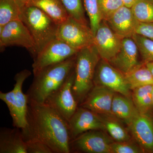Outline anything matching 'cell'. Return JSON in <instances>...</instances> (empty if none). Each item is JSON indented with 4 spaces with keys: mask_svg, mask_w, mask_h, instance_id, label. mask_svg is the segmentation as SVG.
Here are the masks:
<instances>
[{
    "mask_svg": "<svg viewBox=\"0 0 153 153\" xmlns=\"http://www.w3.org/2000/svg\"><path fill=\"white\" fill-rule=\"evenodd\" d=\"M27 125L21 129L25 141L36 139L46 144L53 153H69L70 141L68 122L45 103L28 102Z\"/></svg>",
    "mask_w": 153,
    "mask_h": 153,
    "instance_id": "1",
    "label": "cell"
},
{
    "mask_svg": "<svg viewBox=\"0 0 153 153\" xmlns=\"http://www.w3.org/2000/svg\"><path fill=\"white\" fill-rule=\"evenodd\" d=\"M76 55L47 66L34 74L33 82L27 93L29 100L44 103L47 97L63 84L74 69Z\"/></svg>",
    "mask_w": 153,
    "mask_h": 153,
    "instance_id": "2",
    "label": "cell"
},
{
    "mask_svg": "<svg viewBox=\"0 0 153 153\" xmlns=\"http://www.w3.org/2000/svg\"><path fill=\"white\" fill-rule=\"evenodd\" d=\"M100 59L94 44L80 49L76 54L72 92L79 105L94 85L95 69Z\"/></svg>",
    "mask_w": 153,
    "mask_h": 153,
    "instance_id": "3",
    "label": "cell"
},
{
    "mask_svg": "<svg viewBox=\"0 0 153 153\" xmlns=\"http://www.w3.org/2000/svg\"><path fill=\"white\" fill-rule=\"evenodd\" d=\"M20 20L33 37L36 45V56L49 42L56 38L59 25L40 9L33 6L25 7L21 11Z\"/></svg>",
    "mask_w": 153,
    "mask_h": 153,
    "instance_id": "4",
    "label": "cell"
},
{
    "mask_svg": "<svg viewBox=\"0 0 153 153\" xmlns=\"http://www.w3.org/2000/svg\"><path fill=\"white\" fill-rule=\"evenodd\" d=\"M32 72L25 69L18 72L14 77L15 83L13 90L8 92L0 91V99L7 106L14 127L23 129L27 125V114L29 95L23 91V85Z\"/></svg>",
    "mask_w": 153,
    "mask_h": 153,
    "instance_id": "5",
    "label": "cell"
},
{
    "mask_svg": "<svg viewBox=\"0 0 153 153\" xmlns=\"http://www.w3.org/2000/svg\"><path fill=\"white\" fill-rule=\"evenodd\" d=\"M94 34L88 25L82 24L69 16L58 26L56 38L79 51L93 45Z\"/></svg>",
    "mask_w": 153,
    "mask_h": 153,
    "instance_id": "6",
    "label": "cell"
},
{
    "mask_svg": "<svg viewBox=\"0 0 153 153\" xmlns=\"http://www.w3.org/2000/svg\"><path fill=\"white\" fill-rule=\"evenodd\" d=\"M74 78V68L63 84L51 94L44 103L55 109L68 122L78 108L72 92Z\"/></svg>",
    "mask_w": 153,
    "mask_h": 153,
    "instance_id": "7",
    "label": "cell"
},
{
    "mask_svg": "<svg viewBox=\"0 0 153 153\" xmlns=\"http://www.w3.org/2000/svg\"><path fill=\"white\" fill-rule=\"evenodd\" d=\"M106 131L92 130L85 132L70 140V152L86 153H111L114 142Z\"/></svg>",
    "mask_w": 153,
    "mask_h": 153,
    "instance_id": "8",
    "label": "cell"
},
{
    "mask_svg": "<svg viewBox=\"0 0 153 153\" xmlns=\"http://www.w3.org/2000/svg\"><path fill=\"white\" fill-rule=\"evenodd\" d=\"M78 50L57 38L49 42L34 58L33 74L47 66L63 62L77 54Z\"/></svg>",
    "mask_w": 153,
    "mask_h": 153,
    "instance_id": "9",
    "label": "cell"
},
{
    "mask_svg": "<svg viewBox=\"0 0 153 153\" xmlns=\"http://www.w3.org/2000/svg\"><path fill=\"white\" fill-rule=\"evenodd\" d=\"M94 84L104 86L116 93L131 97V91L126 81L124 74L107 60L100 59L97 63Z\"/></svg>",
    "mask_w": 153,
    "mask_h": 153,
    "instance_id": "10",
    "label": "cell"
},
{
    "mask_svg": "<svg viewBox=\"0 0 153 153\" xmlns=\"http://www.w3.org/2000/svg\"><path fill=\"white\" fill-rule=\"evenodd\" d=\"M0 46H19L29 50L33 57L36 55L35 42L27 26L21 21L14 20L0 28Z\"/></svg>",
    "mask_w": 153,
    "mask_h": 153,
    "instance_id": "11",
    "label": "cell"
},
{
    "mask_svg": "<svg viewBox=\"0 0 153 153\" xmlns=\"http://www.w3.org/2000/svg\"><path fill=\"white\" fill-rule=\"evenodd\" d=\"M123 38H121L102 20L94 35V45L101 59L110 61L120 50Z\"/></svg>",
    "mask_w": 153,
    "mask_h": 153,
    "instance_id": "12",
    "label": "cell"
},
{
    "mask_svg": "<svg viewBox=\"0 0 153 153\" xmlns=\"http://www.w3.org/2000/svg\"><path fill=\"white\" fill-rule=\"evenodd\" d=\"M68 123L70 140L88 131H105L102 119L99 114L80 106L77 108Z\"/></svg>",
    "mask_w": 153,
    "mask_h": 153,
    "instance_id": "13",
    "label": "cell"
},
{
    "mask_svg": "<svg viewBox=\"0 0 153 153\" xmlns=\"http://www.w3.org/2000/svg\"><path fill=\"white\" fill-rule=\"evenodd\" d=\"M127 127L144 153H153V116L138 113Z\"/></svg>",
    "mask_w": 153,
    "mask_h": 153,
    "instance_id": "14",
    "label": "cell"
},
{
    "mask_svg": "<svg viewBox=\"0 0 153 153\" xmlns=\"http://www.w3.org/2000/svg\"><path fill=\"white\" fill-rule=\"evenodd\" d=\"M115 93L104 86L94 85L79 106L98 114L112 115L111 106Z\"/></svg>",
    "mask_w": 153,
    "mask_h": 153,
    "instance_id": "15",
    "label": "cell"
},
{
    "mask_svg": "<svg viewBox=\"0 0 153 153\" xmlns=\"http://www.w3.org/2000/svg\"><path fill=\"white\" fill-rule=\"evenodd\" d=\"M106 22L111 29L123 38H132L139 24L131 8L126 6L117 10Z\"/></svg>",
    "mask_w": 153,
    "mask_h": 153,
    "instance_id": "16",
    "label": "cell"
},
{
    "mask_svg": "<svg viewBox=\"0 0 153 153\" xmlns=\"http://www.w3.org/2000/svg\"><path fill=\"white\" fill-rule=\"evenodd\" d=\"M139 54L137 46L133 39L124 38L120 50L108 62L125 74L142 62H139Z\"/></svg>",
    "mask_w": 153,
    "mask_h": 153,
    "instance_id": "17",
    "label": "cell"
},
{
    "mask_svg": "<svg viewBox=\"0 0 153 153\" xmlns=\"http://www.w3.org/2000/svg\"><path fill=\"white\" fill-rule=\"evenodd\" d=\"M19 129L1 128L0 153H27L26 141Z\"/></svg>",
    "mask_w": 153,
    "mask_h": 153,
    "instance_id": "18",
    "label": "cell"
},
{
    "mask_svg": "<svg viewBox=\"0 0 153 153\" xmlns=\"http://www.w3.org/2000/svg\"><path fill=\"white\" fill-rule=\"evenodd\" d=\"M138 113L131 97L115 93L111 106L113 116L128 126Z\"/></svg>",
    "mask_w": 153,
    "mask_h": 153,
    "instance_id": "19",
    "label": "cell"
},
{
    "mask_svg": "<svg viewBox=\"0 0 153 153\" xmlns=\"http://www.w3.org/2000/svg\"><path fill=\"white\" fill-rule=\"evenodd\" d=\"M27 6L40 9L58 25L65 22L69 16L60 0H29Z\"/></svg>",
    "mask_w": 153,
    "mask_h": 153,
    "instance_id": "20",
    "label": "cell"
},
{
    "mask_svg": "<svg viewBox=\"0 0 153 153\" xmlns=\"http://www.w3.org/2000/svg\"><path fill=\"white\" fill-rule=\"evenodd\" d=\"M153 85L136 88L131 91V97L138 111L153 116Z\"/></svg>",
    "mask_w": 153,
    "mask_h": 153,
    "instance_id": "21",
    "label": "cell"
},
{
    "mask_svg": "<svg viewBox=\"0 0 153 153\" xmlns=\"http://www.w3.org/2000/svg\"><path fill=\"white\" fill-rule=\"evenodd\" d=\"M131 90L144 85H153V76L146 63L142 61L124 74Z\"/></svg>",
    "mask_w": 153,
    "mask_h": 153,
    "instance_id": "22",
    "label": "cell"
},
{
    "mask_svg": "<svg viewBox=\"0 0 153 153\" xmlns=\"http://www.w3.org/2000/svg\"><path fill=\"white\" fill-rule=\"evenodd\" d=\"M99 115L102 119L105 131L114 141H125L132 139L128 129L125 127L122 122L112 115Z\"/></svg>",
    "mask_w": 153,
    "mask_h": 153,
    "instance_id": "23",
    "label": "cell"
},
{
    "mask_svg": "<svg viewBox=\"0 0 153 153\" xmlns=\"http://www.w3.org/2000/svg\"><path fill=\"white\" fill-rule=\"evenodd\" d=\"M21 10L15 0H0V28L20 19Z\"/></svg>",
    "mask_w": 153,
    "mask_h": 153,
    "instance_id": "24",
    "label": "cell"
},
{
    "mask_svg": "<svg viewBox=\"0 0 153 153\" xmlns=\"http://www.w3.org/2000/svg\"><path fill=\"white\" fill-rule=\"evenodd\" d=\"M131 9L139 22H153V0H137Z\"/></svg>",
    "mask_w": 153,
    "mask_h": 153,
    "instance_id": "25",
    "label": "cell"
},
{
    "mask_svg": "<svg viewBox=\"0 0 153 153\" xmlns=\"http://www.w3.org/2000/svg\"><path fill=\"white\" fill-rule=\"evenodd\" d=\"M136 44L143 63L153 62V41L138 34L132 37Z\"/></svg>",
    "mask_w": 153,
    "mask_h": 153,
    "instance_id": "26",
    "label": "cell"
},
{
    "mask_svg": "<svg viewBox=\"0 0 153 153\" xmlns=\"http://www.w3.org/2000/svg\"><path fill=\"white\" fill-rule=\"evenodd\" d=\"M69 16L82 24L88 25L82 0H60Z\"/></svg>",
    "mask_w": 153,
    "mask_h": 153,
    "instance_id": "27",
    "label": "cell"
},
{
    "mask_svg": "<svg viewBox=\"0 0 153 153\" xmlns=\"http://www.w3.org/2000/svg\"><path fill=\"white\" fill-rule=\"evenodd\" d=\"M84 7L89 18L90 27L94 35L102 21L98 0H84Z\"/></svg>",
    "mask_w": 153,
    "mask_h": 153,
    "instance_id": "28",
    "label": "cell"
},
{
    "mask_svg": "<svg viewBox=\"0 0 153 153\" xmlns=\"http://www.w3.org/2000/svg\"><path fill=\"white\" fill-rule=\"evenodd\" d=\"M99 10L102 21H107L119 9L124 6L123 0H98Z\"/></svg>",
    "mask_w": 153,
    "mask_h": 153,
    "instance_id": "29",
    "label": "cell"
},
{
    "mask_svg": "<svg viewBox=\"0 0 153 153\" xmlns=\"http://www.w3.org/2000/svg\"><path fill=\"white\" fill-rule=\"evenodd\" d=\"M111 153H144L142 149L133 139L122 142L114 141L111 144Z\"/></svg>",
    "mask_w": 153,
    "mask_h": 153,
    "instance_id": "30",
    "label": "cell"
},
{
    "mask_svg": "<svg viewBox=\"0 0 153 153\" xmlns=\"http://www.w3.org/2000/svg\"><path fill=\"white\" fill-rule=\"evenodd\" d=\"M26 143L27 153H53L48 146L38 140H29Z\"/></svg>",
    "mask_w": 153,
    "mask_h": 153,
    "instance_id": "31",
    "label": "cell"
},
{
    "mask_svg": "<svg viewBox=\"0 0 153 153\" xmlns=\"http://www.w3.org/2000/svg\"><path fill=\"white\" fill-rule=\"evenodd\" d=\"M136 34L142 35L153 41V22H139L136 31Z\"/></svg>",
    "mask_w": 153,
    "mask_h": 153,
    "instance_id": "32",
    "label": "cell"
},
{
    "mask_svg": "<svg viewBox=\"0 0 153 153\" xmlns=\"http://www.w3.org/2000/svg\"><path fill=\"white\" fill-rule=\"evenodd\" d=\"M15 1L22 11V9H24L27 5L29 0H15Z\"/></svg>",
    "mask_w": 153,
    "mask_h": 153,
    "instance_id": "33",
    "label": "cell"
},
{
    "mask_svg": "<svg viewBox=\"0 0 153 153\" xmlns=\"http://www.w3.org/2000/svg\"><path fill=\"white\" fill-rule=\"evenodd\" d=\"M137 0H123V1L124 6L128 7L131 8L132 6L133 5Z\"/></svg>",
    "mask_w": 153,
    "mask_h": 153,
    "instance_id": "34",
    "label": "cell"
},
{
    "mask_svg": "<svg viewBox=\"0 0 153 153\" xmlns=\"http://www.w3.org/2000/svg\"><path fill=\"white\" fill-rule=\"evenodd\" d=\"M146 66H147L148 68L149 69L153 76V62L146 63Z\"/></svg>",
    "mask_w": 153,
    "mask_h": 153,
    "instance_id": "35",
    "label": "cell"
},
{
    "mask_svg": "<svg viewBox=\"0 0 153 153\" xmlns=\"http://www.w3.org/2000/svg\"><path fill=\"white\" fill-rule=\"evenodd\" d=\"M152 100H153V92H152Z\"/></svg>",
    "mask_w": 153,
    "mask_h": 153,
    "instance_id": "36",
    "label": "cell"
}]
</instances>
